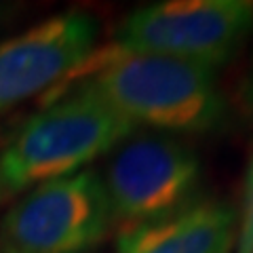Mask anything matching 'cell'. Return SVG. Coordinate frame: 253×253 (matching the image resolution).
<instances>
[{
    "label": "cell",
    "instance_id": "obj_3",
    "mask_svg": "<svg viewBox=\"0 0 253 253\" xmlns=\"http://www.w3.org/2000/svg\"><path fill=\"white\" fill-rule=\"evenodd\" d=\"M253 30L249 0H167L126 15L116 51L177 59L215 72Z\"/></svg>",
    "mask_w": 253,
    "mask_h": 253
},
{
    "label": "cell",
    "instance_id": "obj_7",
    "mask_svg": "<svg viewBox=\"0 0 253 253\" xmlns=\"http://www.w3.org/2000/svg\"><path fill=\"white\" fill-rule=\"evenodd\" d=\"M239 217L228 203L196 201L171 215L123 230L116 253H232Z\"/></svg>",
    "mask_w": 253,
    "mask_h": 253
},
{
    "label": "cell",
    "instance_id": "obj_6",
    "mask_svg": "<svg viewBox=\"0 0 253 253\" xmlns=\"http://www.w3.org/2000/svg\"><path fill=\"white\" fill-rule=\"evenodd\" d=\"M97 23L68 11L0 42V116L78 72L95 49Z\"/></svg>",
    "mask_w": 253,
    "mask_h": 253
},
{
    "label": "cell",
    "instance_id": "obj_4",
    "mask_svg": "<svg viewBox=\"0 0 253 253\" xmlns=\"http://www.w3.org/2000/svg\"><path fill=\"white\" fill-rule=\"evenodd\" d=\"M110 228L104 181L84 169L26 190L0 219V253H93Z\"/></svg>",
    "mask_w": 253,
    "mask_h": 253
},
{
    "label": "cell",
    "instance_id": "obj_2",
    "mask_svg": "<svg viewBox=\"0 0 253 253\" xmlns=\"http://www.w3.org/2000/svg\"><path fill=\"white\" fill-rule=\"evenodd\" d=\"M83 84L135 126L158 131L207 133L226 112L215 72L177 59L116 51Z\"/></svg>",
    "mask_w": 253,
    "mask_h": 253
},
{
    "label": "cell",
    "instance_id": "obj_5",
    "mask_svg": "<svg viewBox=\"0 0 253 253\" xmlns=\"http://www.w3.org/2000/svg\"><path fill=\"white\" fill-rule=\"evenodd\" d=\"M101 181L112 224L123 232L192 203L201 181V161L169 135H141L116 148Z\"/></svg>",
    "mask_w": 253,
    "mask_h": 253
},
{
    "label": "cell",
    "instance_id": "obj_1",
    "mask_svg": "<svg viewBox=\"0 0 253 253\" xmlns=\"http://www.w3.org/2000/svg\"><path fill=\"white\" fill-rule=\"evenodd\" d=\"M135 125L89 86L55 99L30 116L0 152L9 194L74 175L95 158L125 144Z\"/></svg>",
    "mask_w": 253,
    "mask_h": 253
},
{
    "label": "cell",
    "instance_id": "obj_9",
    "mask_svg": "<svg viewBox=\"0 0 253 253\" xmlns=\"http://www.w3.org/2000/svg\"><path fill=\"white\" fill-rule=\"evenodd\" d=\"M245 101H247L249 110L253 112V68H251L249 78H247V86H245Z\"/></svg>",
    "mask_w": 253,
    "mask_h": 253
},
{
    "label": "cell",
    "instance_id": "obj_10",
    "mask_svg": "<svg viewBox=\"0 0 253 253\" xmlns=\"http://www.w3.org/2000/svg\"><path fill=\"white\" fill-rule=\"evenodd\" d=\"M6 196H9V190H6V186H4V179H2V173H0V205L4 203Z\"/></svg>",
    "mask_w": 253,
    "mask_h": 253
},
{
    "label": "cell",
    "instance_id": "obj_8",
    "mask_svg": "<svg viewBox=\"0 0 253 253\" xmlns=\"http://www.w3.org/2000/svg\"><path fill=\"white\" fill-rule=\"evenodd\" d=\"M234 253H253V156L249 161L247 173H245L243 207H241L239 230H236Z\"/></svg>",
    "mask_w": 253,
    "mask_h": 253
}]
</instances>
